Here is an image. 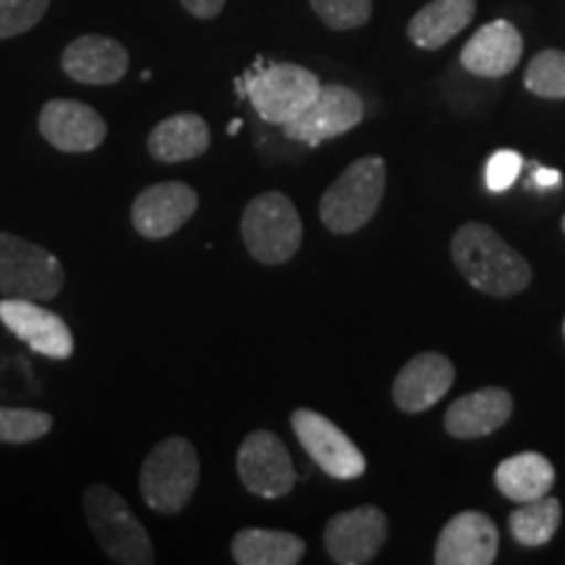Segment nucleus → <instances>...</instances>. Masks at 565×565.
<instances>
[{
    "mask_svg": "<svg viewBox=\"0 0 565 565\" xmlns=\"http://www.w3.org/2000/svg\"><path fill=\"white\" fill-rule=\"evenodd\" d=\"M458 273L487 296H515L532 282V267L484 223H466L450 242Z\"/></svg>",
    "mask_w": 565,
    "mask_h": 565,
    "instance_id": "obj_1",
    "label": "nucleus"
},
{
    "mask_svg": "<svg viewBox=\"0 0 565 565\" xmlns=\"http://www.w3.org/2000/svg\"><path fill=\"white\" fill-rule=\"evenodd\" d=\"M385 160L377 154L353 160L320 200V221L330 233L349 236L364 228L385 194Z\"/></svg>",
    "mask_w": 565,
    "mask_h": 565,
    "instance_id": "obj_2",
    "label": "nucleus"
},
{
    "mask_svg": "<svg viewBox=\"0 0 565 565\" xmlns=\"http://www.w3.org/2000/svg\"><path fill=\"white\" fill-rule=\"evenodd\" d=\"M200 458L186 437H166L154 445L139 471V490L154 513L175 515L194 498Z\"/></svg>",
    "mask_w": 565,
    "mask_h": 565,
    "instance_id": "obj_3",
    "label": "nucleus"
},
{
    "mask_svg": "<svg viewBox=\"0 0 565 565\" xmlns=\"http://www.w3.org/2000/svg\"><path fill=\"white\" fill-rule=\"evenodd\" d=\"M84 513L89 529L100 542L110 561L124 565H152L154 550L150 534L139 524L137 515L116 490L105 484H92L84 492Z\"/></svg>",
    "mask_w": 565,
    "mask_h": 565,
    "instance_id": "obj_4",
    "label": "nucleus"
},
{
    "mask_svg": "<svg viewBox=\"0 0 565 565\" xmlns=\"http://www.w3.org/2000/svg\"><path fill=\"white\" fill-rule=\"evenodd\" d=\"M238 87L263 121L286 126L312 105L322 84L317 74L296 63H270L249 71Z\"/></svg>",
    "mask_w": 565,
    "mask_h": 565,
    "instance_id": "obj_5",
    "label": "nucleus"
},
{
    "mask_svg": "<svg viewBox=\"0 0 565 565\" xmlns=\"http://www.w3.org/2000/svg\"><path fill=\"white\" fill-rule=\"evenodd\" d=\"M246 249L257 263L282 265L299 252L303 225L294 202L280 192H265L246 204L242 217Z\"/></svg>",
    "mask_w": 565,
    "mask_h": 565,
    "instance_id": "obj_6",
    "label": "nucleus"
},
{
    "mask_svg": "<svg viewBox=\"0 0 565 565\" xmlns=\"http://www.w3.org/2000/svg\"><path fill=\"white\" fill-rule=\"evenodd\" d=\"M63 288L61 259L40 244L0 233V296L3 299L51 301Z\"/></svg>",
    "mask_w": 565,
    "mask_h": 565,
    "instance_id": "obj_7",
    "label": "nucleus"
},
{
    "mask_svg": "<svg viewBox=\"0 0 565 565\" xmlns=\"http://www.w3.org/2000/svg\"><path fill=\"white\" fill-rule=\"evenodd\" d=\"M291 427L301 448L328 477L359 479L366 471L362 450L328 416L317 414L312 408H296L291 414Z\"/></svg>",
    "mask_w": 565,
    "mask_h": 565,
    "instance_id": "obj_8",
    "label": "nucleus"
},
{
    "mask_svg": "<svg viewBox=\"0 0 565 565\" xmlns=\"http://www.w3.org/2000/svg\"><path fill=\"white\" fill-rule=\"evenodd\" d=\"M236 469L242 484L257 498H282L294 490L296 471L291 454L278 435L257 429L238 448Z\"/></svg>",
    "mask_w": 565,
    "mask_h": 565,
    "instance_id": "obj_9",
    "label": "nucleus"
},
{
    "mask_svg": "<svg viewBox=\"0 0 565 565\" xmlns=\"http://www.w3.org/2000/svg\"><path fill=\"white\" fill-rule=\"evenodd\" d=\"M364 121V100L356 92L343 87V84H328L320 87L317 97L301 116L288 121L286 137L303 145L317 147L324 139H335L341 134L356 129Z\"/></svg>",
    "mask_w": 565,
    "mask_h": 565,
    "instance_id": "obj_10",
    "label": "nucleus"
},
{
    "mask_svg": "<svg viewBox=\"0 0 565 565\" xmlns=\"http://www.w3.org/2000/svg\"><path fill=\"white\" fill-rule=\"evenodd\" d=\"M387 515L374 505L335 513L324 526V550L338 565L372 563L387 540Z\"/></svg>",
    "mask_w": 565,
    "mask_h": 565,
    "instance_id": "obj_11",
    "label": "nucleus"
},
{
    "mask_svg": "<svg viewBox=\"0 0 565 565\" xmlns=\"http://www.w3.org/2000/svg\"><path fill=\"white\" fill-rule=\"evenodd\" d=\"M200 207V194L189 183L166 181L147 186L131 204V223L139 236L160 242L173 236Z\"/></svg>",
    "mask_w": 565,
    "mask_h": 565,
    "instance_id": "obj_12",
    "label": "nucleus"
},
{
    "mask_svg": "<svg viewBox=\"0 0 565 565\" xmlns=\"http://www.w3.org/2000/svg\"><path fill=\"white\" fill-rule=\"evenodd\" d=\"M38 129L47 145L68 154L97 150L108 137V126L100 113L79 100H51L42 105Z\"/></svg>",
    "mask_w": 565,
    "mask_h": 565,
    "instance_id": "obj_13",
    "label": "nucleus"
},
{
    "mask_svg": "<svg viewBox=\"0 0 565 565\" xmlns=\"http://www.w3.org/2000/svg\"><path fill=\"white\" fill-rule=\"evenodd\" d=\"M0 322L42 356L68 359L74 353V335H71L68 324L51 309L40 307V301L3 299L0 301Z\"/></svg>",
    "mask_w": 565,
    "mask_h": 565,
    "instance_id": "obj_14",
    "label": "nucleus"
},
{
    "mask_svg": "<svg viewBox=\"0 0 565 565\" xmlns=\"http://www.w3.org/2000/svg\"><path fill=\"white\" fill-rule=\"evenodd\" d=\"M500 534L487 513L463 511L454 515L435 545L437 565H490L498 557Z\"/></svg>",
    "mask_w": 565,
    "mask_h": 565,
    "instance_id": "obj_15",
    "label": "nucleus"
},
{
    "mask_svg": "<svg viewBox=\"0 0 565 565\" xmlns=\"http://www.w3.org/2000/svg\"><path fill=\"white\" fill-rule=\"evenodd\" d=\"M456 380V366L443 353L427 351L406 362L393 383V401L401 412L422 414L440 404Z\"/></svg>",
    "mask_w": 565,
    "mask_h": 565,
    "instance_id": "obj_16",
    "label": "nucleus"
},
{
    "mask_svg": "<svg viewBox=\"0 0 565 565\" xmlns=\"http://www.w3.org/2000/svg\"><path fill=\"white\" fill-rule=\"evenodd\" d=\"M61 68L68 79L92 87L121 82L129 71V51L105 34H82L68 42L61 55Z\"/></svg>",
    "mask_w": 565,
    "mask_h": 565,
    "instance_id": "obj_17",
    "label": "nucleus"
},
{
    "mask_svg": "<svg viewBox=\"0 0 565 565\" xmlns=\"http://www.w3.org/2000/svg\"><path fill=\"white\" fill-rule=\"evenodd\" d=\"M524 55V38L515 30L511 21L498 19L484 24L475 32V38L463 45L461 66L469 74L482 76V79H503L519 66Z\"/></svg>",
    "mask_w": 565,
    "mask_h": 565,
    "instance_id": "obj_18",
    "label": "nucleus"
},
{
    "mask_svg": "<svg viewBox=\"0 0 565 565\" xmlns=\"http://www.w3.org/2000/svg\"><path fill=\"white\" fill-rule=\"evenodd\" d=\"M513 398L503 387H482V391L463 395L445 414V429L458 440H477L492 435L511 419Z\"/></svg>",
    "mask_w": 565,
    "mask_h": 565,
    "instance_id": "obj_19",
    "label": "nucleus"
},
{
    "mask_svg": "<svg viewBox=\"0 0 565 565\" xmlns=\"http://www.w3.org/2000/svg\"><path fill=\"white\" fill-rule=\"evenodd\" d=\"M477 0H433L408 21L406 34L422 51H440L475 21Z\"/></svg>",
    "mask_w": 565,
    "mask_h": 565,
    "instance_id": "obj_20",
    "label": "nucleus"
},
{
    "mask_svg": "<svg viewBox=\"0 0 565 565\" xmlns=\"http://www.w3.org/2000/svg\"><path fill=\"white\" fill-rule=\"evenodd\" d=\"M210 126L196 113H175L147 137V150L160 162L194 160L210 150Z\"/></svg>",
    "mask_w": 565,
    "mask_h": 565,
    "instance_id": "obj_21",
    "label": "nucleus"
},
{
    "mask_svg": "<svg viewBox=\"0 0 565 565\" xmlns=\"http://www.w3.org/2000/svg\"><path fill=\"white\" fill-rule=\"evenodd\" d=\"M231 555L238 565H296L307 555V542L278 529H242L233 536Z\"/></svg>",
    "mask_w": 565,
    "mask_h": 565,
    "instance_id": "obj_22",
    "label": "nucleus"
},
{
    "mask_svg": "<svg viewBox=\"0 0 565 565\" xmlns=\"http://www.w3.org/2000/svg\"><path fill=\"white\" fill-rule=\"evenodd\" d=\"M494 484L513 503H529V500L545 498L555 484V466L542 454H526L505 458L494 469Z\"/></svg>",
    "mask_w": 565,
    "mask_h": 565,
    "instance_id": "obj_23",
    "label": "nucleus"
},
{
    "mask_svg": "<svg viewBox=\"0 0 565 565\" xmlns=\"http://www.w3.org/2000/svg\"><path fill=\"white\" fill-rule=\"evenodd\" d=\"M563 521L561 500L553 494L545 498L529 500V503H519V508L508 519L513 540L524 547H545L550 540L557 534Z\"/></svg>",
    "mask_w": 565,
    "mask_h": 565,
    "instance_id": "obj_24",
    "label": "nucleus"
},
{
    "mask_svg": "<svg viewBox=\"0 0 565 565\" xmlns=\"http://www.w3.org/2000/svg\"><path fill=\"white\" fill-rule=\"evenodd\" d=\"M524 87L545 100H565V53L555 47L536 53L526 66Z\"/></svg>",
    "mask_w": 565,
    "mask_h": 565,
    "instance_id": "obj_25",
    "label": "nucleus"
},
{
    "mask_svg": "<svg viewBox=\"0 0 565 565\" xmlns=\"http://www.w3.org/2000/svg\"><path fill=\"white\" fill-rule=\"evenodd\" d=\"M53 429V416L38 408L0 406V443L24 445L45 437Z\"/></svg>",
    "mask_w": 565,
    "mask_h": 565,
    "instance_id": "obj_26",
    "label": "nucleus"
},
{
    "mask_svg": "<svg viewBox=\"0 0 565 565\" xmlns=\"http://www.w3.org/2000/svg\"><path fill=\"white\" fill-rule=\"evenodd\" d=\"M309 6L335 32L359 30L372 19V0H309Z\"/></svg>",
    "mask_w": 565,
    "mask_h": 565,
    "instance_id": "obj_27",
    "label": "nucleus"
},
{
    "mask_svg": "<svg viewBox=\"0 0 565 565\" xmlns=\"http://www.w3.org/2000/svg\"><path fill=\"white\" fill-rule=\"evenodd\" d=\"M51 0H0V40L19 38L40 24Z\"/></svg>",
    "mask_w": 565,
    "mask_h": 565,
    "instance_id": "obj_28",
    "label": "nucleus"
},
{
    "mask_svg": "<svg viewBox=\"0 0 565 565\" xmlns=\"http://www.w3.org/2000/svg\"><path fill=\"white\" fill-rule=\"evenodd\" d=\"M521 168H524V158L513 150H498L487 160L484 168V183L492 194H503L513 186L519 179Z\"/></svg>",
    "mask_w": 565,
    "mask_h": 565,
    "instance_id": "obj_29",
    "label": "nucleus"
},
{
    "mask_svg": "<svg viewBox=\"0 0 565 565\" xmlns=\"http://www.w3.org/2000/svg\"><path fill=\"white\" fill-rule=\"evenodd\" d=\"M181 6L196 19H215L223 11L225 0H181Z\"/></svg>",
    "mask_w": 565,
    "mask_h": 565,
    "instance_id": "obj_30",
    "label": "nucleus"
},
{
    "mask_svg": "<svg viewBox=\"0 0 565 565\" xmlns=\"http://www.w3.org/2000/svg\"><path fill=\"white\" fill-rule=\"evenodd\" d=\"M534 186H542V189H553L561 183V173L553 171V168H540V171L534 173Z\"/></svg>",
    "mask_w": 565,
    "mask_h": 565,
    "instance_id": "obj_31",
    "label": "nucleus"
},
{
    "mask_svg": "<svg viewBox=\"0 0 565 565\" xmlns=\"http://www.w3.org/2000/svg\"><path fill=\"white\" fill-rule=\"evenodd\" d=\"M238 129H242V121H238V118H236V121H233V124L228 126V134H231V137H233V134H238Z\"/></svg>",
    "mask_w": 565,
    "mask_h": 565,
    "instance_id": "obj_32",
    "label": "nucleus"
},
{
    "mask_svg": "<svg viewBox=\"0 0 565 565\" xmlns=\"http://www.w3.org/2000/svg\"><path fill=\"white\" fill-rule=\"evenodd\" d=\"M561 225H563V233H565V215H563V223Z\"/></svg>",
    "mask_w": 565,
    "mask_h": 565,
    "instance_id": "obj_33",
    "label": "nucleus"
},
{
    "mask_svg": "<svg viewBox=\"0 0 565 565\" xmlns=\"http://www.w3.org/2000/svg\"><path fill=\"white\" fill-rule=\"evenodd\" d=\"M563 338H565V320H563Z\"/></svg>",
    "mask_w": 565,
    "mask_h": 565,
    "instance_id": "obj_34",
    "label": "nucleus"
}]
</instances>
